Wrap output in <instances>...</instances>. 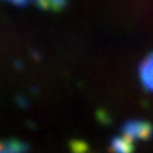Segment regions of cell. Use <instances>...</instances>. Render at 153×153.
Wrapping results in <instances>:
<instances>
[{
  "label": "cell",
  "instance_id": "obj_4",
  "mask_svg": "<svg viewBox=\"0 0 153 153\" xmlns=\"http://www.w3.org/2000/svg\"><path fill=\"white\" fill-rule=\"evenodd\" d=\"M27 145L20 140H0V153H26Z\"/></svg>",
  "mask_w": 153,
  "mask_h": 153
},
{
  "label": "cell",
  "instance_id": "obj_1",
  "mask_svg": "<svg viewBox=\"0 0 153 153\" xmlns=\"http://www.w3.org/2000/svg\"><path fill=\"white\" fill-rule=\"evenodd\" d=\"M123 136L129 137L131 140H146L152 136L153 126L145 120H128L122 126Z\"/></svg>",
  "mask_w": 153,
  "mask_h": 153
},
{
  "label": "cell",
  "instance_id": "obj_2",
  "mask_svg": "<svg viewBox=\"0 0 153 153\" xmlns=\"http://www.w3.org/2000/svg\"><path fill=\"white\" fill-rule=\"evenodd\" d=\"M139 78L145 89H148L149 92H153V53L146 55V58L140 62Z\"/></svg>",
  "mask_w": 153,
  "mask_h": 153
},
{
  "label": "cell",
  "instance_id": "obj_5",
  "mask_svg": "<svg viewBox=\"0 0 153 153\" xmlns=\"http://www.w3.org/2000/svg\"><path fill=\"white\" fill-rule=\"evenodd\" d=\"M31 1H34V4L43 10L53 11H58L67 6V0H31Z\"/></svg>",
  "mask_w": 153,
  "mask_h": 153
},
{
  "label": "cell",
  "instance_id": "obj_6",
  "mask_svg": "<svg viewBox=\"0 0 153 153\" xmlns=\"http://www.w3.org/2000/svg\"><path fill=\"white\" fill-rule=\"evenodd\" d=\"M3 1H9V3H11V4L19 6V7H26L31 0H3Z\"/></svg>",
  "mask_w": 153,
  "mask_h": 153
},
{
  "label": "cell",
  "instance_id": "obj_3",
  "mask_svg": "<svg viewBox=\"0 0 153 153\" xmlns=\"http://www.w3.org/2000/svg\"><path fill=\"white\" fill-rule=\"evenodd\" d=\"M133 140H131L129 137L126 136H119L115 137L112 143H111V149L114 150V153H132L133 152Z\"/></svg>",
  "mask_w": 153,
  "mask_h": 153
}]
</instances>
